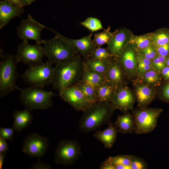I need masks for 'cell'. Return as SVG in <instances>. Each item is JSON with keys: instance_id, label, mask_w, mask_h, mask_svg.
<instances>
[{"instance_id": "cell-1", "label": "cell", "mask_w": 169, "mask_h": 169, "mask_svg": "<svg viewBox=\"0 0 169 169\" xmlns=\"http://www.w3.org/2000/svg\"><path fill=\"white\" fill-rule=\"evenodd\" d=\"M81 56L79 55L72 60L55 64L51 84L53 89L59 91L80 81L84 67Z\"/></svg>"}, {"instance_id": "cell-2", "label": "cell", "mask_w": 169, "mask_h": 169, "mask_svg": "<svg viewBox=\"0 0 169 169\" xmlns=\"http://www.w3.org/2000/svg\"><path fill=\"white\" fill-rule=\"evenodd\" d=\"M115 109L110 103L98 102L92 105L83 112L79 123V130L87 133L108 124Z\"/></svg>"}, {"instance_id": "cell-3", "label": "cell", "mask_w": 169, "mask_h": 169, "mask_svg": "<svg viewBox=\"0 0 169 169\" xmlns=\"http://www.w3.org/2000/svg\"><path fill=\"white\" fill-rule=\"evenodd\" d=\"M42 44L45 56L52 64L72 60L79 55L69 44L56 34L53 38L43 40Z\"/></svg>"}, {"instance_id": "cell-4", "label": "cell", "mask_w": 169, "mask_h": 169, "mask_svg": "<svg viewBox=\"0 0 169 169\" xmlns=\"http://www.w3.org/2000/svg\"><path fill=\"white\" fill-rule=\"evenodd\" d=\"M19 61L15 55H2L0 64V96L4 97L17 89L16 82L20 77L17 69Z\"/></svg>"}, {"instance_id": "cell-5", "label": "cell", "mask_w": 169, "mask_h": 169, "mask_svg": "<svg viewBox=\"0 0 169 169\" xmlns=\"http://www.w3.org/2000/svg\"><path fill=\"white\" fill-rule=\"evenodd\" d=\"M20 90V101L26 109L30 111L47 109L53 105L54 94L51 91H47L43 88L33 86Z\"/></svg>"}, {"instance_id": "cell-6", "label": "cell", "mask_w": 169, "mask_h": 169, "mask_svg": "<svg viewBox=\"0 0 169 169\" xmlns=\"http://www.w3.org/2000/svg\"><path fill=\"white\" fill-rule=\"evenodd\" d=\"M47 61L29 66L22 76L23 81L31 86L43 88L52 83L54 68Z\"/></svg>"}, {"instance_id": "cell-7", "label": "cell", "mask_w": 169, "mask_h": 169, "mask_svg": "<svg viewBox=\"0 0 169 169\" xmlns=\"http://www.w3.org/2000/svg\"><path fill=\"white\" fill-rule=\"evenodd\" d=\"M162 111L161 109L146 107L133 110L132 114L135 121L134 133L143 134L153 131L157 126L158 118Z\"/></svg>"}, {"instance_id": "cell-8", "label": "cell", "mask_w": 169, "mask_h": 169, "mask_svg": "<svg viewBox=\"0 0 169 169\" xmlns=\"http://www.w3.org/2000/svg\"><path fill=\"white\" fill-rule=\"evenodd\" d=\"M80 145L76 141L64 140L59 143L54 155L56 163L64 166L73 164L81 155Z\"/></svg>"}, {"instance_id": "cell-9", "label": "cell", "mask_w": 169, "mask_h": 169, "mask_svg": "<svg viewBox=\"0 0 169 169\" xmlns=\"http://www.w3.org/2000/svg\"><path fill=\"white\" fill-rule=\"evenodd\" d=\"M15 55L19 62L30 66L43 62L45 53L41 44H31L28 42L23 41L18 46Z\"/></svg>"}, {"instance_id": "cell-10", "label": "cell", "mask_w": 169, "mask_h": 169, "mask_svg": "<svg viewBox=\"0 0 169 169\" xmlns=\"http://www.w3.org/2000/svg\"><path fill=\"white\" fill-rule=\"evenodd\" d=\"M46 26L35 20L30 14L22 20L16 30L18 38L24 41L29 40L35 41L36 44H41L43 40L41 38L42 31Z\"/></svg>"}, {"instance_id": "cell-11", "label": "cell", "mask_w": 169, "mask_h": 169, "mask_svg": "<svg viewBox=\"0 0 169 169\" xmlns=\"http://www.w3.org/2000/svg\"><path fill=\"white\" fill-rule=\"evenodd\" d=\"M49 145L46 137L38 133H32L25 139L22 152L30 157L40 158L46 153Z\"/></svg>"}, {"instance_id": "cell-12", "label": "cell", "mask_w": 169, "mask_h": 169, "mask_svg": "<svg viewBox=\"0 0 169 169\" xmlns=\"http://www.w3.org/2000/svg\"><path fill=\"white\" fill-rule=\"evenodd\" d=\"M59 91L60 97L77 110L84 112L92 105L75 85Z\"/></svg>"}, {"instance_id": "cell-13", "label": "cell", "mask_w": 169, "mask_h": 169, "mask_svg": "<svg viewBox=\"0 0 169 169\" xmlns=\"http://www.w3.org/2000/svg\"><path fill=\"white\" fill-rule=\"evenodd\" d=\"M133 35L131 32L125 28L117 29L107 44V49L114 56L119 58L129 44Z\"/></svg>"}, {"instance_id": "cell-14", "label": "cell", "mask_w": 169, "mask_h": 169, "mask_svg": "<svg viewBox=\"0 0 169 169\" xmlns=\"http://www.w3.org/2000/svg\"><path fill=\"white\" fill-rule=\"evenodd\" d=\"M135 102V97L130 90L120 86L117 87L110 103L115 109L125 113L132 109Z\"/></svg>"}, {"instance_id": "cell-15", "label": "cell", "mask_w": 169, "mask_h": 169, "mask_svg": "<svg viewBox=\"0 0 169 169\" xmlns=\"http://www.w3.org/2000/svg\"><path fill=\"white\" fill-rule=\"evenodd\" d=\"M46 28L52 31L69 44L77 53L83 58L89 55L96 47L92 39L93 32L83 38L76 39H71L64 36L57 31L47 27Z\"/></svg>"}, {"instance_id": "cell-16", "label": "cell", "mask_w": 169, "mask_h": 169, "mask_svg": "<svg viewBox=\"0 0 169 169\" xmlns=\"http://www.w3.org/2000/svg\"><path fill=\"white\" fill-rule=\"evenodd\" d=\"M24 12L23 7L11 4L8 0L0 2V29L7 25L13 18L20 17Z\"/></svg>"}, {"instance_id": "cell-17", "label": "cell", "mask_w": 169, "mask_h": 169, "mask_svg": "<svg viewBox=\"0 0 169 169\" xmlns=\"http://www.w3.org/2000/svg\"><path fill=\"white\" fill-rule=\"evenodd\" d=\"M118 132L117 129L114 124L110 122L106 129L103 131H96L93 135L103 144L105 147L110 148L115 143Z\"/></svg>"}, {"instance_id": "cell-18", "label": "cell", "mask_w": 169, "mask_h": 169, "mask_svg": "<svg viewBox=\"0 0 169 169\" xmlns=\"http://www.w3.org/2000/svg\"><path fill=\"white\" fill-rule=\"evenodd\" d=\"M118 58L112 59L108 69L105 74L106 80L115 85L120 86L122 81L123 74L121 65Z\"/></svg>"}, {"instance_id": "cell-19", "label": "cell", "mask_w": 169, "mask_h": 169, "mask_svg": "<svg viewBox=\"0 0 169 169\" xmlns=\"http://www.w3.org/2000/svg\"><path fill=\"white\" fill-rule=\"evenodd\" d=\"M136 52L131 45L129 44L118 58L121 66L127 71H133L136 68L137 63Z\"/></svg>"}, {"instance_id": "cell-20", "label": "cell", "mask_w": 169, "mask_h": 169, "mask_svg": "<svg viewBox=\"0 0 169 169\" xmlns=\"http://www.w3.org/2000/svg\"><path fill=\"white\" fill-rule=\"evenodd\" d=\"M114 124L118 132L123 134L134 133L135 121L132 114L126 112L118 116Z\"/></svg>"}, {"instance_id": "cell-21", "label": "cell", "mask_w": 169, "mask_h": 169, "mask_svg": "<svg viewBox=\"0 0 169 169\" xmlns=\"http://www.w3.org/2000/svg\"><path fill=\"white\" fill-rule=\"evenodd\" d=\"M30 111L25 109L22 110H15L13 114V127L18 133L31 124L33 117Z\"/></svg>"}, {"instance_id": "cell-22", "label": "cell", "mask_w": 169, "mask_h": 169, "mask_svg": "<svg viewBox=\"0 0 169 169\" xmlns=\"http://www.w3.org/2000/svg\"><path fill=\"white\" fill-rule=\"evenodd\" d=\"M117 87L106 80L95 88L98 102L110 103Z\"/></svg>"}, {"instance_id": "cell-23", "label": "cell", "mask_w": 169, "mask_h": 169, "mask_svg": "<svg viewBox=\"0 0 169 169\" xmlns=\"http://www.w3.org/2000/svg\"><path fill=\"white\" fill-rule=\"evenodd\" d=\"M138 106L146 107L153 100L154 94L151 88L147 85H141L136 89Z\"/></svg>"}, {"instance_id": "cell-24", "label": "cell", "mask_w": 169, "mask_h": 169, "mask_svg": "<svg viewBox=\"0 0 169 169\" xmlns=\"http://www.w3.org/2000/svg\"><path fill=\"white\" fill-rule=\"evenodd\" d=\"M106 80L104 75L90 70L84 64L81 82L95 88Z\"/></svg>"}, {"instance_id": "cell-25", "label": "cell", "mask_w": 169, "mask_h": 169, "mask_svg": "<svg viewBox=\"0 0 169 169\" xmlns=\"http://www.w3.org/2000/svg\"><path fill=\"white\" fill-rule=\"evenodd\" d=\"M111 59L100 60L83 58V62L84 65L90 70L105 75L108 69Z\"/></svg>"}, {"instance_id": "cell-26", "label": "cell", "mask_w": 169, "mask_h": 169, "mask_svg": "<svg viewBox=\"0 0 169 169\" xmlns=\"http://www.w3.org/2000/svg\"><path fill=\"white\" fill-rule=\"evenodd\" d=\"M135 51L139 53L142 50L152 44L151 33L132 37L129 42Z\"/></svg>"}, {"instance_id": "cell-27", "label": "cell", "mask_w": 169, "mask_h": 169, "mask_svg": "<svg viewBox=\"0 0 169 169\" xmlns=\"http://www.w3.org/2000/svg\"><path fill=\"white\" fill-rule=\"evenodd\" d=\"M152 44L155 47L169 43V29L163 28L151 33Z\"/></svg>"}, {"instance_id": "cell-28", "label": "cell", "mask_w": 169, "mask_h": 169, "mask_svg": "<svg viewBox=\"0 0 169 169\" xmlns=\"http://www.w3.org/2000/svg\"><path fill=\"white\" fill-rule=\"evenodd\" d=\"M92 105L98 102L95 88L79 81L75 84Z\"/></svg>"}, {"instance_id": "cell-29", "label": "cell", "mask_w": 169, "mask_h": 169, "mask_svg": "<svg viewBox=\"0 0 169 169\" xmlns=\"http://www.w3.org/2000/svg\"><path fill=\"white\" fill-rule=\"evenodd\" d=\"M110 27L100 33H95L93 40L96 47H101L105 44H107L113 36V33L110 31Z\"/></svg>"}, {"instance_id": "cell-30", "label": "cell", "mask_w": 169, "mask_h": 169, "mask_svg": "<svg viewBox=\"0 0 169 169\" xmlns=\"http://www.w3.org/2000/svg\"><path fill=\"white\" fill-rule=\"evenodd\" d=\"M114 56L110 53L107 48L101 47H96L87 56V58L100 60L111 59Z\"/></svg>"}, {"instance_id": "cell-31", "label": "cell", "mask_w": 169, "mask_h": 169, "mask_svg": "<svg viewBox=\"0 0 169 169\" xmlns=\"http://www.w3.org/2000/svg\"><path fill=\"white\" fill-rule=\"evenodd\" d=\"M80 24L92 32L104 29L101 21L95 18H88Z\"/></svg>"}, {"instance_id": "cell-32", "label": "cell", "mask_w": 169, "mask_h": 169, "mask_svg": "<svg viewBox=\"0 0 169 169\" xmlns=\"http://www.w3.org/2000/svg\"><path fill=\"white\" fill-rule=\"evenodd\" d=\"M115 166L119 165L130 166L131 155H122L114 156H110L106 159Z\"/></svg>"}, {"instance_id": "cell-33", "label": "cell", "mask_w": 169, "mask_h": 169, "mask_svg": "<svg viewBox=\"0 0 169 169\" xmlns=\"http://www.w3.org/2000/svg\"><path fill=\"white\" fill-rule=\"evenodd\" d=\"M143 75L145 81L149 84H157L161 80V77L157 71L152 69L149 70Z\"/></svg>"}, {"instance_id": "cell-34", "label": "cell", "mask_w": 169, "mask_h": 169, "mask_svg": "<svg viewBox=\"0 0 169 169\" xmlns=\"http://www.w3.org/2000/svg\"><path fill=\"white\" fill-rule=\"evenodd\" d=\"M131 169H146L148 166L147 162L143 159L135 155H131Z\"/></svg>"}, {"instance_id": "cell-35", "label": "cell", "mask_w": 169, "mask_h": 169, "mask_svg": "<svg viewBox=\"0 0 169 169\" xmlns=\"http://www.w3.org/2000/svg\"><path fill=\"white\" fill-rule=\"evenodd\" d=\"M167 57L157 54L152 60V66L157 71H161L166 66V62Z\"/></svg>"}, {"instance_id": "cell-36", "label": "cell", "mask_w": 169, "mask_h": 169, "mask_svg": "<svg viewBox=\"0 0 169 169\" xmlns=\"http://www.w3.org/2000/svg\"><path fill=\"white\" fill-rule=\"evenodd\" d=\"M137 53L141 54L146 59L151 61L157 54L156 47L152 44Z\"/></svg>"}, {"instance_id": "cell-37", "label": "cell", "mask_w": 169, "mask_h": 169, "mask_svg": "<svg viewBox=\"0 0 169 169\" xmlns=\"http://www.w3.org/2000/svg\"><path fill=\"white\" fill-rule=\"evenodd\" d=\"M15 129L13 127L10 128H0V136L6 141L10 140L13 141L14 140L13 134Z\"/></svg>"}, {"instance_id": "cell-38", "label": "cell", "mask_w": 169, "mask_h": 169, "mask_svg": "<svg viewBox=\"0 0 169 169\" xmlns=\"http://www.w3.org/2000/svg\"><path fill=\"white\" fill-rule=\"evenodd\" d=\"M155 47L157 54L166 57L169 56V43Z\"/></svg>"}, {"instance_id": "cell-39", "label": "cell", "mask_w": 169, "mask_h": 169, "mask_svg": "<svg viewBox=\"0 0 169 169\" xmlns=\"http://www.w3.org/2000/svg\"><path fill=\"white\" fill-rule=\"evenodd\" d=\"M33 169H51L50 166L46 163L42 162L40 160L37 163L33 164L30 167Z\"/></svg>"}, {"instance_id": "cell-40", "label": "cell", "mask_w": 169, "mask_h": 169, "mask_svg": "<svg viewBox=\"0 0 169 169\" xmlns=\"http://www.w3.org/2000/svg\"><path fill=\"white\" fill-rule=\"evenodd\" d=\"M8 149L6 141L0 136V153L6 154Z\"/></svg>"}, {"instance_id": "cell-41", "label": "cell", "mask_w": 169, "mask_h": 169, "mask_svg": "<svg viewBox=\"0 0 169 169\" xmlns=\"http://www.w3.org/2000/svg\"><path fill=\"white\" fill-rule=\"evenodd\" d=\"M152 65H138L137 71L140 74H143L145 72L151 69Z\"/></svg>"}, {"instance_id": "cell-42", "label": "cell", "mask_w": 169, "mask_h": 169, "mask_svg": "<svg viewBox=\"0 0 169 169\" xmlns=\"http://www.w3.org/2000/svg\"><path fill=\"white\" fill-rule=\"evenodd\" d=\"M99 168L101 169H115L114 165L107 159L102 163Z\"/></svg>"}, {"instance_id": "cell-43", "label": "cell", "mask_w": 169, "mask_h": 169, "mask_svg": "<svg viewBox=\"0 0 169 169\" xmlns=\"http://www.w3.org/2000/svg\"><path fill=\"white\" fill-rule=\"evenodd\" d=\"M162 95L163 97L165 100L169 101V83L164 87L163 90Z\"/></svg>"}, {"instance_id": "cell-44", "label": "cell", "mask_w": 169, "mask_h": 169, "mask_svg": "<svg viewBox=\"0 0 169 169\" xmlns=\"http://www.w3.org/2000/svg\"><path fill=\"white\" fill-rule=\"evenodd\" d=\"M161 72L163 78L166 80H169V67L166 66L161 70Z\"/></svg>"}, {"instance_id": "cell-45", "label": "cell", "mask_w": 169, "mask_h": 169, "mask_svg": "<svg viewBox=\"0 0 169 169\" xmlns=\"http://www.w3.org/2000/svg\"><path fill=\"white\" fill-rule=\"evenodd\" d=\"M12 5L18 7H23L21 0H8Z\"/></svg>"}, {"instance_id": "cell-46", "label": "cell", "mask_w": 169, "mask_h": 169, "mask_svg": "<svg viewBox=\"0 0 169 169\" xmlns=\"http://www.w3.org/2000/svg\"><path fill=\"white\" fill-rule=\"evenodd\" d=\"M6 155V154L0 153V169L3 167Z\"/></svg>"}, {"instance_id": "cell-47", "label": "cell", "mask_w": 169, "mask_h": 169, "mask_svg": "<svg viewBox=\"0 0 169 169\" xmlns=\"http://www.w3.org/2000/svg\"><path fill=\"white\" fill-rule=\"evenodd\" d=\"M115 169H131L130 166L119 165L115 166Z\"/></svg>"}, {"instance_id": "cell-48", "label": "cell", "mask_w": 169, "mask_h": 169, "mask_svg": "<svg viewBox=\"0 0 169 169\" xmlns=\"http://www.w3.org/2000/svg\"><path fill=\"white\" fill-rule=\"evenodd\" d=\"M36 0H21L22 5L23 7L31 4Z\"/></svg>"}, {"instance_id": "cell-49", "label": "cell", "mask_w": 169, "mask_h": 169, "mask_svg": "<svg viewBox=\"0 0 169 169\" xmlns=\"http://www.w3.org/2000/svg\"><path fill=\"white\" fill-rule=\"evenodd\" d=\"M166 66L169 67V56L167 57L166 62Z\"/></svg>"}]
</instances>
